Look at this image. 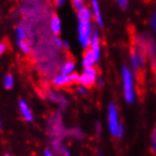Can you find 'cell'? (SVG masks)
<instances>
[{"label": "cell", "mask_w": 156, "mask_h": 156, "mask_svg": "<svg viewBox=\"0 0 156 156\" xmlns=\"http://www.w3.org/2000/svg\"><path fill=\"white\" fill-rule=\"evenodd\" d=\"M149 26H151V30L153 31V33L156 34V12H153L151 18H149Z\"/></svg>", "instance_id": "obj_19"}, {"label": "cell", "mask_w": 156, "mask_h": 156, "mask_svg": "<svg viewBox=\"0 0 156 156\" xmlns=\"http://www.w3.org/2000/svg\"><path fill=\"white\" fill-rule=\"evenodd\" d=\"M18 106H20V114H22V117H23L24 120H26L27 122H32V121H33V113H32L31 109H30L28 104L26 103V101L20 100Z\"/></svg>", "instance_id": "obj_10"}, {"label": "cell", "mask_w": 156, "mask_h": 156, "mask_svg": "<svg viewBox=\"0 0 156 156\" xmlns=\"http://www.w3.org/2000/svg\"><path fill=\"white\" fill-rule=\"evenodd\" d=\"M76 90H77V93L79 94V95H82V96H84V95H86V94L88 93L87 87H86L85 85H82V84H78Z\"/></svg>", "instance_id": "obj_20"}, {"label": "cell", "mask_w": 156, "mask_h": 156, "mask_svg": "<svg viewBox=\"0 0 156 156\" xmlns=\"http://www.w3.org/2000/svg\"><path fill=\"white\" fill-rule=\"evenodd\" d=\"M43 155L44 156H52L53 155V153L51 152L50 149H44V151H43Z\"/></svg>", "instance_id": "obj_26"}, {"label": "cell", "mask_w": 156, "mask_h": 156, "mask_svg": "<svg viewBox=\"0 0 156 156\" xmlns=\"http://www.w3.org/2000/svg\"><path fill=\"white\" fill-rule=\"evenodd\" d=\"M0 126H1V119H0Z\"/></svg>", "instance_id": "obj_30"}, {"label": "cell", "mask_w": 156, "mask_h": 156, "mask_svg": "<svg viewBox=\"0 0 156 156\" xmlns=\"http://www.w3.org/2000/svg\"><path fill=\"white\" fill-rule=\"evenodd\" d=\"M151 148H152V152L156 153V127L153 129L152 135H151Z\"/></svg>", "instance_id": "obj_18"}, {"label": "cell", "mask_w": 156, "mask_h": 156, "mask_svg": "<svg viewBox=\"0 0 156 156\" xmlns=\"http://www.w3.org/2000/svg\"><path fill=\"white\" fill-rule=\"evenodd\" d=\"M71 5H73V7H74V9H76V10H80L82 8L85 7V2H84V0H70Z\"/></svg>", "instance_id": "obj_17"}, {"label": "cell", "mask_w": 156, "mask_h": 156, "mask_svg": "<svg viewBox=\"0 0 156 156\" xmlns=\"http://www.w3.org/2000/svg\"><path fill=\"white\" fill-rule=\"evenodd\" d=\"M96 83H98V85L100 86V87H102V86H103V79H102V78H98Z\"/></svg>", "instance_id": "obj_27"}, {"label": "cell", "mask_w": 156, "mask_h": 156, "mask_svg": "<svg viewBox=\"0 0 156 156\" xmlns=\"http://www.w3.org/2000/svg\"><path fill=\"white\" fill-rule=\"evenodd\" d=\"M88 49L93 52L96 62H98L100 58H101V40H100L98 32L96 31L93 32V35H92V40H90V44Z\"/></svg>", "instance_id": "obj_6"}, {"label": "cell", "mask_w": 156, "mask_h": 156, "mask_svg": "<svg viewBox=\"0 0 156 156\" xmlns=\"http://www.w3.org/2000/svg\"><path fill=\"white\" fill-rule=\"evenodd\" d=\"M47 98L49 101H51L52 103H55V104H59V105L61 106H66L68 104V100L67 98L63 95V94L59 93L57 90H49L47 93Z\"/></svg>", "instance_id": "obj_7"}, {"label": "cell", "mask_w": 156, "mask_h": 156, "mask_svg": "<svg viewBox=\"0 0 156 156\" xmlns=\"http://www.w3.org/2000/svg\"><path fill=\"white\" fill-rule=\"evenodd\" d=\"M120 123L118 108L114 103L111 102L108 106V126H109L110 133L113 137H118V129H119Z\"/></svg>", "instance_id": "obj_3"}, {"label": "cell", "mask_w": 156, "mask_h": 156, "mask_svg": "<svg viewBox=\"0 0 156 156\" xmlns=\"http://www.w3.org/2000/svg\"><path fill=\"white\" fill-rule=\"evenodd\" d=\"M93 14L88 8H82L77 12V33L78 42L83 49H88L90 44V40L93 35V25H92Z\"/></svg>", "instance_id": "obj_1"}, {"label": "cell", "mask_w": 156, "mask_h": 156, "mask_svg": "<svg viewBox=\"0 0 156 156\" xmlns=\"http://www.w3.org/2000/svg\"><path fill=\"white\" fill-rule=\"evenodd\" d=\"M122 78V93L123 98L129 104L136 101V84H135V76L131 69L128 67H123L121 70Z\"/></svg>", "instance_id": "obj_2"}, {"label": "cell", "mask_w": 156, "mask_h": 156, "mask_svg": "<svg viewBox=\"0 0 156 156\" xmlns=\"http://www.w3.org/2000/svg\"><path fill=\"white\" fill-rule=\"evenodd\" d=\"M98 80V71L96 69L92 67V68H85L84 71L79 75L78 77V84L85 85L86 87H90L93 86Z\"/></svg>", "instance_id": "obj_5"}, {"label": "cell", "mask_w": 156, "mask_h": 156, "mask_svg": "<svg viewBox=\"0 0 156 156\" xmlns=\"http://www.w3.org/2000/svg\"><path fill=\"white\" fill-rule=\"evenodd\" d=\"M66 1L67 0H55V4L57 7H61L62 5L66 4Z\"/></svg>", "instance_id": "obj_25"}, {"label": "cell", "mask_w": 156, "mask_h": 156, "mask_svg": "<svg viewBox=\"0 0 156 156\" xmlns=\"http://www.w3.org/2000/svg\"><path fill=\"white\" fill-rule=\"evenodd\" d=\"M15 35H16V40L20 42V41H25L26 37H27V32L25 30L24 26L20 25L15 28Z\"/></svg>", "instance_id": "obj_14"}, {"label": "cell", "mask_w": 156, "mask_h": 156, "mask_svg": "<svg viewBox=\"0 0 156 156\" xmlns=\"http://www.w3.org/2000/svg\"><path fill=\"white\" fill-rule=\"evenodd\" d=\"M75 69H76V63L73 60H67L60 67V73L65 75H71L75 73Z\"/></svg>", "instance_id": "obj_13"}, {"label": "cell", "mask_w": 156, "mask_h": 156, "mask_svg": "<svg viewBox=\"0 0 156 156\" xmlns=\"http://www.w3.org/2000/svg\"><path fill=\"white\" fill-rule=\"evenodd\" d=\"M61 20L57 15H53L50 20V31L53 35H59L61 33Z\"/></svg>", "instance_id": "obj_11"}, {"label": "cell", "mask_w": 156, "mask_h": 156, "mask_svg": "<svg viewBox=\"0 0 156 156\" xmlns=\"http://www.w3.org/2000/svg\"><path fill=\"white\" fill-rule=\"evenodd\" d=\"M7 51V44L5 42H0V55H2Z\"/></svg>", "instance_id": "obj_24"}, {"label": "cell", "mask_w": 156, "mask_h": 156, "mask_svg": "<svg viewBox=\"0 0 156 156\" xmlns=\"http://www.w3.org/2000/svg\"><path fill=\"white\" fill-rule=\"evenodd\" d=\"M63 48H66V49H69V44L67 41H63Z\"/></svg>", "instance_id": "obj_28"}, {"label": "cell", "mask_w": 156, "mask_h": 156, "mask_svg": "<svg viewBox=\"0 0 156 156\" xmlns=\"http://www.w3.org/2000/svg\"><path fill=\"white\" fill-rule=\"evenodd\" d=\"M146 62V53L143 48L136 45L130 52V65L133 70H140Z\"/></svg>", "instance_id": "obj_4"}, {"label": "cell", "mask_w": 156, "mask_h": 156, "mask_svg": "<svg viewBox=\"0 0 156 156\" xmlns=\"http://www.w3.org/2000/svg\"><path fill=\"white\" fill-rule=\"evenodd\" d=\"M51 84L55 87H65L67 85L73 84L70 79V75H65L59 73L58 75H55L51 78Z\"/></svg>", "instance_id": "obj_8"}, {"label": "cell", "mask_w": 156, "mask_h": 156, "mask_svg": "<svg viewBox=\"0 0 156 156\" xmlns=\"http://www.w3.org/2000/svg\"><path fill=\"white\" fill-rule=\"evenodd\" d=\"M123 135H125V127H123L122 123H120L119 129H118V137L121 138V137H123Z\"/></svg>", "instance_id": "obj_23"}, {"label": "cell", "mask_w": 156, "mask_h": 156, "mask_svg": "<svg viewBox=\"0 0 156 156\" xmlns=\"http://www.w3.org/2000/svg\"><path fill=\"white\" fill-rule=\"evenodd\" d=\"M90 8H92V14L95 22L98 24V26H103L104 20L101 12V7H100V1L98 0H90Z\"/></svg>", "instance_id": "obj_9"}, {"label": "cell", "mask_w": 156, "mask_h": 156, "mask_svg": "<svg viewBox=\"0 0 156 156\" xmlns=\"http://www.w3.org/2000/svg\"><path fill=\"white\" fill-rule=\"evenodd\" d=\"M155 84H156V75H155Z\"/></svg>", "instance_id": "obj_29"}, {"label": "cell", "mask_w": 156, "mask_h": 156, "mask_svg": "<svg viewBox=\"0 0 156 156\" xmlns=\"http://www.w3.org/2000/svg\"><path fill=\"white\" fill-rule=\"evenodd\" d=\"M115 2L118 4V6L121 8V9H126L128 7L129 0H115Z\"/></svg>", "instance_id": "obj_22"}, {"label": "cell", "mask_w": 156, "mask_h": 156, "mask_svg": "<svg viewBox=\"0 0 156 156\" xmlns=\"http://www.w3.org/2000/svg\"><path fill=\"white\" fill-rule=\"evenodd\" d=\"M2 83H4V86L6 90H10V88L14 87V77L10 74L5 75Z\"/></svg>", "instance_id": "obj_15"}, {"label": "cell", "mask_w": 156, "mask_h": 156, "mask_svg": "<svg viewBox=\"0 0 156 156\" xmlns=\"http://www.w3.org/2000/svg\"><path fill=\"white\" fill-rule=\"evenodd\" d=\"M53 44H55V47H57V49H59V50H62L63 49V42L59 39L58 35H55V37L53 39Z\"/></svg>", "instance_id": "obj_21"}, {"label": "cell", "mask_w": 156, "mask_h": 156, "mask_svg": "<svg viewBox=\"0 0 156 156\" xmlns=\"http://www.w3.org/2000/svg\"><path fill=\"white\" fill-rule=\"evenodd\" d=\"M95 63H96L95 57H94L93 52L88 49V50L84 53V55H83V59H82L83 68H84V69H85V68H92V67H94Z\"/></svg>", "instance_id": "obj_12"}, {"label": "cell", "mask_w": 156, "mask_h": 156, "mask_svg": "<svg viewBox=\"0 0 156 156\" xmlns=\"http://www.w3.org/2000/svg\"><path fill=\"white\" fill-rule=\"evenodd\" d=\"M18 48H20V50L25 53V55H30L31 53V45L28 44V42H26V40L25 41H20L18 42Z\"/></svg>", "instance_id": "obj_16"}]
</instances>
